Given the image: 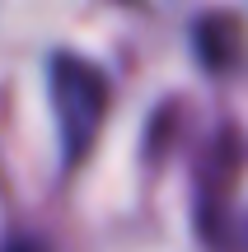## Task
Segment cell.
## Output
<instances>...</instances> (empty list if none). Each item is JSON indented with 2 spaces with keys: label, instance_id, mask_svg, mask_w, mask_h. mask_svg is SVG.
I'll return each instance as SVG.
<instances>
[{
  "label": "cell",
  "instance_id": "cell-2",
  "mask_svg": "<svg viewBox=\"0 0 248 252\" xmlns=\"http://www.w3.org/2000/svg\"><path fill=\"white\" fill-rule=\"evenodd\" d=\"M0 252H47V243H42V238H33V234H14Z\"/></svg>",
  "mask_w": 248,
  "mask_h": 252
},
{
  "label": "cell",
  "instance_id": "cell-1",
  "mask_svg": "<svg viewBox=\"0 0 248 252\" xmlns=\"http://www.w3.org/2000/svg\"><path fill=\"white\" fill-rule=\"evenodd\" d=\"M47 94H52V112H56L61 154L66 163H80L103 126V112H108V80L84 56L61 52L47 65Z\"/></svg>",
  "mask_w": 248,
  "mask_h": 252
}]
</instances>
